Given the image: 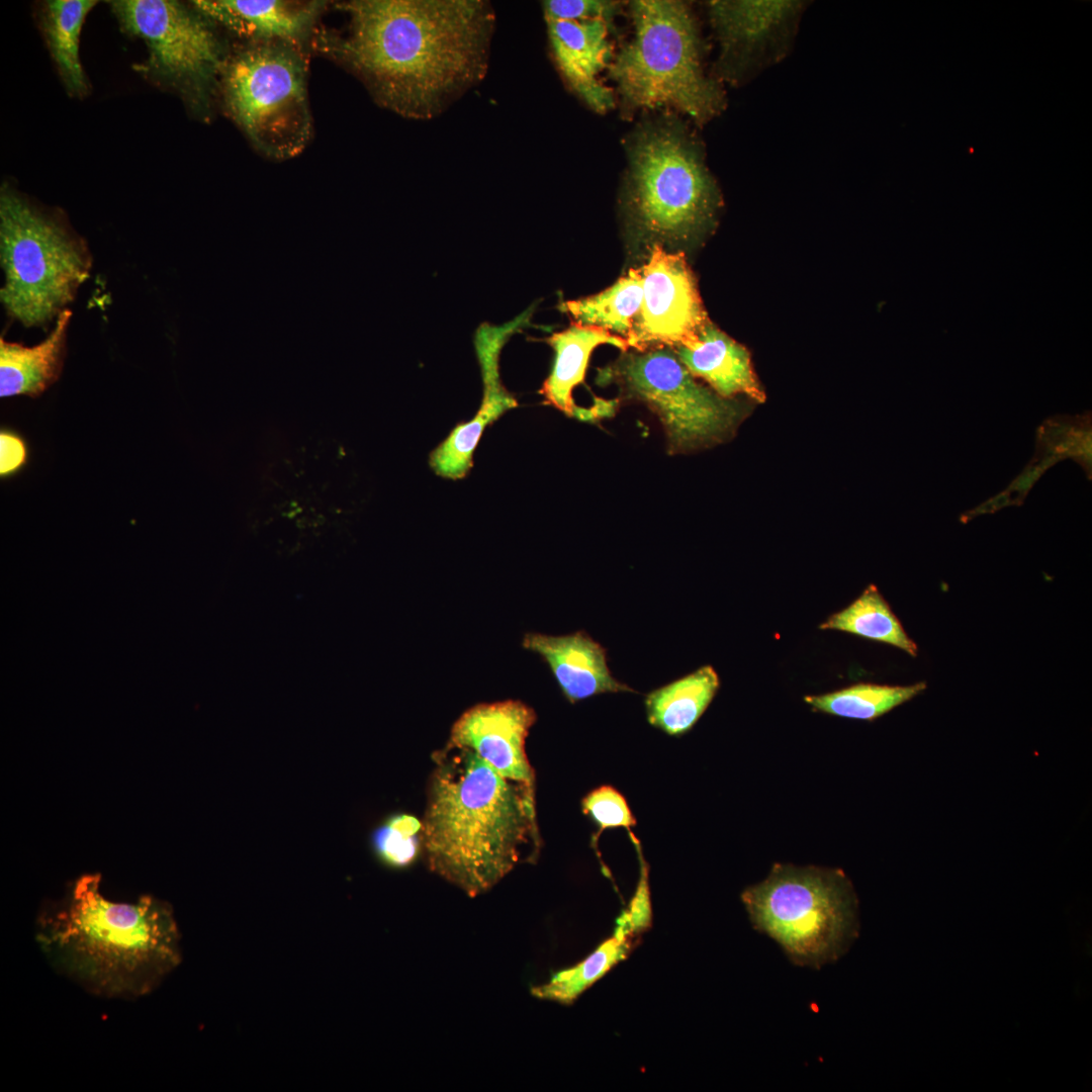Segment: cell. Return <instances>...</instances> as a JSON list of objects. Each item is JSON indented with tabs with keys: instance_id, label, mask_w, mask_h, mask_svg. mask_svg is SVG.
I'll list each match as a JSON object with an SVG mask.
<instances>
[{
	"instance_id": "cell-1",
	"label": "cell",
	"mask_w": 1092,
	"mask_h": 1092,
	"mask_svg": "<svg viewBox=\"0 0 1092 1092\" xmlns=\"http://www.w3.org/2000/svg\"><path fill=\"white\" fill-rule=\"evenodd\" d=\"M330 51L381 106L428 120L486 74L495 15L483 0H353Z\"/></svg>"
},
{
	"instance_id": "cell-2",
	"label": "cell",
	"mask_w": 1092,
	"mask_h": 1092,
	"mask_svg": "<svg viewBox=\"0 0 1092 1092\" xmlns=\"http://www.w3.org/2000/svg\"><path fill=\"white\" fill-rule=\"evenodd\" d=\"M98 875H84L38 916L35 937L50 966L93 995L132 999L154 991L181 962L174 912L152 896L114 902Z\"/></svg>"
},
{
	"instance_id": "cell-3",
	"label": "cell",
	"mask_w": 1092,
	"mask_h": 1092,
	"mask_svg": "<svg viewBox=\"0 0 1092 1092\" xmlns=\"http://www.w3.org/2000/svg\"><path fill=\"white\" fill-rule=\"evenodd\" d=\"M535 792L470 749L435 754L421 843L428 868L470 897L499 883L536 837Z\"/></svg>"
},
{
	"instance_id": "cell-4",
	"label": "cell",
	"mask_w": 1092,
	"mask_h": 1092,
	"mask_svg": "<svg viewBox=\"0 0 1092 1092\" xmlns=\"http://www.w3.org/2000/svg\"><path fill=\"white\" fill-rule=\"evenodd\" d=\"M633 34L608 68L622 112L663 110L703 126L726 108L724 86L705 69L706 46L691 6L678 0L628 4Z\"/></svg>"
},
{
	"instance_id": "cell-5",
	"label": "cell",
	"mask_w": 1092,
	"mask_h": 1092,
	"mask_svg": "<svg viewBox=\"0 0 1092 1092\" xmlns=\"http://www.w3.org/2000/svg\"><path fill=\"white\" fill-rule=\"evenodd\" d=\"M625 150L624 209L635 234L653 244L679 243L715 223L721 195L704 144L677 114L644 119Z\"/></svg>"
},
{
	"instance_id": "cell-6",
	"label": "cell",
	"mask_w": 1092,
	"mask_h": 1092,
	"mask_svg": "<svg viewBox=\"0 0 1092 1092\" xmlns=\"http://www.w3.org/2000/svg\"><path fill=\"white\" fill-rule=\"evenodd\" d=\"M0 262L6 312L24 327L51 323L89 277L86 241L58 212L37 206L3 185L0 194Z\"/></svg>"
},
{
	"instance_id": "cell-7",
	"label": "cell",
	"mask_w": 1092,
	"mask_h": 1092,
	"mask_svg": "<svg viewBox=\"0 0 1092 1092\" xmlns=\"http://www.w3.org/2000/svg\"><path fill=\"white\" fill-rule=\"evenodd\" d=\"M741 900L753 928L800 967L836 962L859 933L858 901L840 870L776 863Z\"/></svg>"
},
{
	"instance_id": "cell-8",
	"label": "cell",
	"mask_w": 1092,
	"mask_h": 1092,
	"mask_svg": "<svg viewBox=\"0 0 1092 1092\" xmlns=\"http://www.w3.org/2000/svg\"><path fill=\"white\" fill-rule=\"evenodd\" d=\"M219 77L230 116L257 150L282 160L306 147L312 121L304 59L295 46H250L224 61Z\"/></svg>"
},
{
	"instance_id": "cell-9",
	"label": "cell",
	"mask_w": 1092,
	"mask_h": 1092,
	"mask_svg": "<svg viewBox=\"0 0 1092 1092\" xmlns=\"http://www.w3.org/2000/svg\"><path fill=\"white\" fill-rule=\"evenodd\" d=\"M598 379L616 382L626 398L656 415L670 454L722 443L743 419L744 410L735 400L699 383L669 347L625 353Z\"/></svg>"
},
{
	"instance_id": "cell-10",
	"label": "cell",
	"mask_w": 1092,
	"mask_h": 1092,
	"mask_svg": "<svg viewBox=\"0 0 1092 1092\" xmlns=\"http://www.w3.org/2000/svg\"><path fill=\"white\" fill-rule=\"evenodd\" d=\"M110 5L121 29L146 43L149 57L135 70L190 103H205L224 64L206 17L172 0H118Z\"/></svg>"
},
{
	"instance_id": "cell-11",
	"label": "cell",
	"mask_w": 1092,
	"mask_h": 1092,
	"mask_svg": "<svg viewBox=\"0 0 1092 1092\" xmlns=\"http://www.w3.org/2000/svg\"><path fill=\"white\" fill-rule=\"evenodd\" d=\"M807 1L712 0L706 3L719 51L712 75L741 87L791 53Z\"/></svg>"
},
{
	"instance_id": "cell-12",
	"label": "cell",
	"mask_w": 1092,
	"mask_h": 1092,
	"mask_svg": "<svg viewBox=\"0 0 1092 1092\" xmlns=\"http://www.w3.org/2000/svg\"><path fill=\"white\" fill-rule=\"evenodd\" d=\"M651 247L640 268L643 298L627 339L629 348L688 346L710 322L695 275L682 252H667L661 244Z\"/></svg>"
},
{
	"instance_id": "cell-13",
	"label": "cell",
	"mask_w": 1092,
	"mask_h": 1092,
	"mask_svg": "<svg viewBox=\"0 0 1092 1092\" xmlns=\"http://www.w3.org/2000/svg\"><path fill=\"white\" fill-rule=\"evenodd\" d=\"M535 721L534 710L521 701L479 704L453 724L448 744L472 750L502 777L535 792V775L525 749Z\"/></svg>"
},
{
	"instance_id": "cell-14",
	"label": "cell",
	"mask_w": 1092,
	"mask_h": 1092,
	"mask_svg": "<svg viewBox=\"0 0 1092 1092\" xmlns=\"http://www.w3.org/2000/svg\"><path fill=\"white\" fill-rule=\"evenodd\" d=\"M551 52L568 87L598 114L615 105L613 90L600 79L613 58L611 21L545 19Z\"/></svg>"
},
{
	"instance_id": "cell-15",
	"label": "cell",
	"mask_w": 1092,
	"mask_h": 1092,
	"mask_svg": "<svg viewBox=\"0 0 1092 1092\" xmlns=\"http://www.w3.org/2000/svg\"><path fill=\"white\" fill-rule=\"evenodd\" d=\"M522 645L548 664L572 704L604 693L634 692L612 675L606 649L583 631L562 636L527 633Z\"/></svg>"
},
{
	"instance_id": "cell-16",
	"label": "cell",
	"mask_w": 1092,
	"mask_h": 1092,
	"mask_svg": "<svg viewBox=\"0 0 1092 1092\" xmlns=\"http://www.w3.org/2000/svg\"><path fill=\"white\" fill-rule=\"evenodd\" d=\"M192 5L206 18L233 32L261 41L296 47L308 34L322 2L279 0H197Z\"/></svg>"
},
{
	"instance_id": "cell-17",
	"label": "cell",
	"mask_w": 1092,
	"mask_h": 1092,
	"mask_svg": "<svg viewBox=\"0 0 1092 1092\" xmlns=\"http://www.w3.org/2000/svg\"><path fill=\"white\" fill-rule=\"evenodd\" d=\"M672 350L695 378L705 380L720 396L733 399L743 394L757 402L764 401L765 394L753 371L749 352L711 321L694 343Z\"/></svg>"
},
{
	"instance_id": "cell-18",
	"label": "cell",
	"mask_w": 1092,
	"mask_h": 1092,
	"mask_svg": "<svg viewBox=\"0 0 1092 1092\" xmlns=\"http://www.w3.org/2000/svg\"><path fill=\"white\" fill-rule=\"evenodd\" d=\"M547 342L554 350V361L540 393L544 396L546 403L566 416L580 421H589V410L575 405L572 390L583 382L589 357L596 347L610 344L626 352L629 348L628 342L600 328L576 323H572L564 331L553 334Z\"/></svg>"
},
{
	"instance_id": "cell-19",
	"label": "cell",
	"mask_w": 1092,
	"mask_h": 1092,
	"mask_svg": "<svg viewBox=\"0 0 1092 1092\" xmlns=\"http://www.w3.org/2000/svg\"><path fill=\"white\" fill-rule=\"evenodd\" d=\"M72 311L63 310L50 335L26 347L0 338V396L37 397L60 377Z\"/></svg>"
},
{
	"instance_id": "cell-20",
	"label": "cell",
	"mask_w": 1092,
	"mask_h": 1092,
	"mask_svg": "<svg viewBox=\"0 0 1092 1092\" xmlns=\"http://www.w3.org/2000/svg\"><path fill=\"white\" fill-rule=\"evenodd\" d=\"M497 362L498 358L492 356L479 359L483 379L481 404L470 421L458 424L431 453L430 466L437 475L453 480L466 476L484 430L518 405L514 396L502 385Z\"/></svg>"
},
{
	"instance_id": "cell-21",
	"label": "cell",
	"mask_w": 1092,
	"mask_h": 1092,
	"mask_svg": "<svg viewBox=\"0 0 1092 1092\" xmlns=\"http://www.w3.org/2000/svg\"><path fill=\"white\" fill-rule=\"evenodd\" d=\"M720 687L711 665L650 692L645 698L648 722L668 735H681L693 728Z\"/></svg>"
},
{
	"instance_id": "cell-22",
	"label": "cell",
	"mask_w": 1092,
	"mask_h": 1092,
	"mask_svg": "<svg viewBox=\"0 0 1092 1092\" xmlns=\"http://www.w3.org/2000/svg\"><path fill=\"white\" fill-rule=\"evenodd\" d=\"M97 2L92 0H50L42 5L40 25L69 94L82 97L89 85L79 58V38L88 12Z\"/></svg>"
},
{
	"instance_id": "cell-23",
	"label": "cell",
	"mask_w": 1092,
	"mask_h": 1092,
	"mask_svg": "<svg viewBox=\"0 0 1092 1092\" xmlns=\"http://www.w3.org/2000/svg\"><path fill=\"white\" fill-rule=\"evenodd\" d=\"M643 298L640 268H631L607 289L562 303L561 309L574 323L600 328L627 341Z\"/></svg>"
},
{
	"instance_id": "cell-24",
	"label": "cell",
	"mask_w": 1092,
	"mask_h": 1092,
	"mask_svg": "<svg viewBox=\"0 0 1092 1092\" xmlns=\"http://www.w3.org/2000/svg\"><path fill=\"white\" fill-rule=\"evenodd\" d=\"M639 936L616 924L613 934L578 964L554 974L545 984L531 989L534 997L563 1005L572 1004L584 991L624 961Z\"/></svg>"
},
{
	"instance_id": "cell-25",
	"label": "cell",
	"mask_w": 1092,
	"mask_h": 1092,
	"mask_svg": "<svg viewBox=\"0 0 1092 1092\" xmlns=\"http://www.w3.org/2000/svg\"><path fill=\"white\" fill-rule=\"evenodd\" d=\"M820 629L844 631L894 645L911 656L917 655V645L906 634L875 585H869L847 608L831 615Z\"/></svg>"
},
{
	"instance_id": "cell-26",
	"label": "cell",
	"mask_w": 1092,
	"mask_h": 1092,
	"mask_svg": "<svg viewBox=\"0 0 1092 1092\" xmlns=\"http://www.w3.org/2000/svg\"><path fill=\"white\" fill-rule=\"evenodd\" d=\"M925 689L924 681L905 687L857 684L825 695L806 696L804 700L815 710L824 713L872 721Z\"/></svg>"
},
{
	"instance_id": "cell-27",
	"label": "cell",
	"mask_w": 1092,
	"mask_h": 1092,
	"mask_svg": "<svg viewBox=\"0 0 1092 1092\" xmlns=\"http://www.w3.org/2000/svg\"><path fill=\"white\" fill-rule=\"evenodd\" d=\"M582 811L601 831L615 827L630 828L636 824L625 798L610 786L598 788L584 797Z\"/></svg>"
},
{
	"instance_id": "cell-28",
	"label": "cell",
	"mask_w": 1092,
	"mask_h": 1092,
	"mask_svg": "<svg viewBox=\"0 0 1092 1092\" xmlns=\"http://www.w3.org/2000/svg\"><path fill=\"white\" fill-rule=\"evenodd\" d=\"M416 836L400 832L387 825L377 828L372 834L374 851L385 866L402 869L411 864L418 853Z\"/></svg>"
},
{
	"instance_id": "cell-29",
	"label": "cell",
	"mask_w": 1092,
	"mask_h": 1092,
	"mask_svg": "<svg viewBox=\"0 0 1092 1092\" xmlns=\"http://www.w3.org/2000/svg\"><path fill=\"white\" fill-rule=\"evenodd\" d=\"M545 19L581 21L602 18L612 21L619 3L606 0H547L542 3Z\"/></svg>"
},
{
	"instance_id": "cell-30",
	"label": "cell",
	"mask_w": 1092,
	"mask_h": 1092,
	"mask_svg": "<svg viewBox=\"0 0 1092 1092\" xmlns=\"http://www.w3.org/2000/svg\"><path fill=\"white\" fill-rule=\"evenodd\" d=\"M631 932L641 935L651 925V905L648 890L647 870L642 866L641 879L628 909L616 920Z\"/></svg>"
},
{
	"instance_id": "cell-31",
	"label": "cell",
	"mask_w": 1092,
	"mask_h": 1092,
	"mask_svg": "<svg viewBox=\"0 0 1092 1092\" xmlns=\"http://www.w3.org/2000/svg\"><path fill=\"white\" fill-rule=\"evenodd\" d=\"M27 445L15 432L2 429L0 432V475L7 478L15 475L27 462Z\"/></svg>"
},
{
	"instance_id": "cell-32",
	"label": "cell",
	"mask_w": 1092,
	"mask_h": 1092,
	"mask_svg": "<svg viewBox=\"0 0 1092 1092\" xmlns=\"http://www.w3.org/2000/svg\"><path fill=\"white\" fill-rule=\"evenodd\" d=\"M1045 470L1035 460L1030 461L1006 488L1021 505Z\"/></svg>"
},
{
	"instance_id": "cell-33",
	"label": "cell",
	"mask_w": 1092,
	"mask_h": 1092,
	"mask_svg": "<svg viewBox=\"0 0 1092 1092\" xmlns=\"http://www.w3.org/2000/svg\"><path fill=\"white\" fill-rule=\"evenodd\" d=\"M1018 505L1019 504L1017 503L1015 497L1007 489H1004L1003 491L998 492L997 494L993 495L992 497L988 498L987 500L981 503L980 505H978L974 509L969 510V511L965 512L964 514H962L961 518H960V521L962 523H967V522L971 521L972 519L976 518V517H979L981 515L994 514L995 512H998V511L1002 510L1003 508H1007V507H1011V506H1018Z\"/></svg>"
},
{
	"instance_id": "cell-34",
	"label": "cell",
	"mask_w": 1092,
	"mask_h": 1092,
	"mask_svg": "<svg viewBox=\"0 0 1092 1092\" xmlns=\"http://www.w3.org/2000/svg\"><path fill=\"white\" fill-rule=\"evenodd\" d=\"M385 825L413 836H416L422 829V821L407 814L391 816L387 819Z\"/></svg>"
}]
</instances>
